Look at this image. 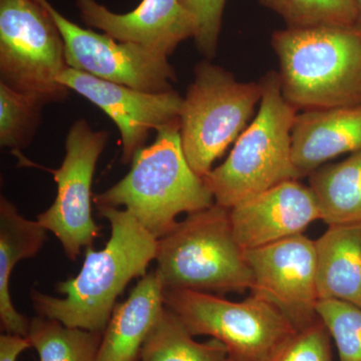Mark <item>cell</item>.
Masks as SVG:
<instances>
[{
    "instance_id": "8",
    "label": "cell",
    "mask_w": 361,
    "mask_h": 361,
    "mask_svg": "<svg viewBox=\"0 0 361 361\" xmlns=\"http://www.w3.org/2000/svg\"><path fill=\"white\" fill-rule=\"evenodd\" d=\"M68 68L63 37L39 0H0V82L56 103L68 96L59 82Z\"/></svg>"
},
{
    "instance_id": "1",
    "label": "cell",
    "mask_w": 361,
    "mask_h": 361,
    "mask_svg": "<svg viewBox=\"0 0 361 361\" xmlns=\"http://www.w3.org/2000/svg\"><path fill=\"white\" fill-rule=\"evenodd\" d=\"M99 215L111 225L104 248H85L78 276L59 282L63 298L32 290L33 307L42 317L75 329L104 334L116 305V298L133 279L147 274L156 260L158 239L147 231L127 210L99 207Z\"/></svg>"
},
{
    "instance_id": "17",
    "label": "cell",
    "mask_w": 361,
    "mask_h": 361,
    "mask_svg": "<svg viewBox=\"0 0 361 361\" xmlns=\"http://www.w3.org/2000/svg\"><path fill=\"white\" fill-rule=\"evenodd\" d=\"M47 239V230L26 219L6 197L0 199V323L7 334L27 337L30 320L14 307L9 292L13 271L25 259L37 255Z\"/></svg>"
},
{
    "instance_id": "2",
    "label": "cell",
    "mask_w": 361,
    "mask_h": 361,
    "mask_svg": "<svg viewBox=\"0 0 361 361\" xmlns=\"http://www.w3.org/2000/svg\"><path fill=\"white\" fill-rule=\"evenodd\" d=\"M283 97L297 111L361 104V26L324 25L276 30Z\"/></svg>"
},
{
    "instance_id": "27",
    "label": "cell",
    "mask_w": 361,
    "mask_h": 361,
    "mask_svg": "<svg viewBox=\"0 0 361 361\" xmlns=\"http://www.w3.org/2000/svg\"><path fill=\"white\" fill-rule=\"evenodd\" d=\"M30 348L32 344L26 337L6 334L0 336V361H16Z\"/></svg>"
},
{
    "instance_id": "16",
    "label": "cell",
    "mask_w": 361,
    "mask_h": 361,
    "mask_svg": "<svg viewBox=\"0 0 361 361\" xmlns=\"http://www.w3.org/2000/svg\"><path fill=\"white\" fill-rule=\"evenodd\" d=\"M164 286L157 272L139 280L122 303L116 304L103 334L97 361H137L147 336L164 305Z\"/></svg>"
},
{
    "instance_id": "18",
    "label": "cell",
    "mask_w": 361,
    "mask_h": 361,
    "mask_svg": "<svg viewBox=\"0 0 361 361\" xmlns=\"http://www.w3.org/2000/svg\"><path fill=\"white\" fill-rule=\"evenodd\" d=\"M314 242L319 300L336 299L361 307V222L330 225Z\"/></svg>"
},
{
    "instance_id": "15",
    "label": "cell",
    "mask_w": 361,
    "mask_h": 361,
    "mask_svg": "<svg viewBox=\"0 0 361 361\" xmlns=\"http://www.w3.org/2000/svg\"><path fill=\"white\" fill-rule=\"evenodd\" d=\"M361 151V104L305 111L292 129V161L301 177L342 154Z\"/></svg>"
},
{
    "instance_id": "23",
    "label": "cell",
    "mask_w": 361,
    "mask_h": 361,
    "mask_svg": "<svg viewBox=\"0 0 361 361\" xmlns=\"http://www.w3.org/2000/svg\"><path fill=\"white\" fill-rule=\"evenodd\" d=\"M45 104L0 82V145L20 149L30 145Z\"/></svg>"
},
{
    "instance_id": "14",
    "label": "cell",
    "mask_w": 361,
    "mask_h": 361,
    "mask_svg": "<svg viewBox=\"0 0 361 361\" xmlns=\"http://www.w3.org/2000/svg\"><path fill=\"white\" fill-rule=\"evenodd\" d=\"M230 219L239 245L251 250L302 234L320 211L310 187L290 180L232 207Z\"/></svg>"
},
{
    "instance_id": "4",
    "label": "cell",
    "mask_w": 361,
    "mask_h": 361,
    "mask_svg": "<svg viewBox=\"0 0 361 361\" xmlns=\"http://www.w3.org/2000/svg\"><path fill=\"white\" fill-rule=\"evenodd\" d=\"M259 82L262 97L257 115L224 163L204 178L215 203L225 208L302 178L292 161V129L298 111L285 99L277 71L266 73Z\"/></svg>"
},
{
    "instance_id": "10",
    "label": "cell",
    "mask_w": 361,
    "mask_h": 361,
    "mask_svg": "<svg viewBox=\"0 0 361 361\" xmlns=\"http://www.w3.org/2000/svg\"><path fill=\"white\" fill-rule=\"evenodd\" d=\"M39 1L58 26L68 68L144 92L173 90L177 77L166 56L80 27L56 11L49 0Z\"/></svg>"
},
{
    "instance_id": "22",
    "label": "cell",
    "mask_w": 361,
    "mask_h": 361,
    "mask_svg": "<svg viewBox=\"0 0 361 361\" xmlns=\"http://www.w3.org/2000/svg\"><path fill=\"white\" fill-rule=\"evenodd\" d=\"M289 28L355 25V0H259Z\"/></svg>"
},
{
    "instance_id": "6",
    "label": "cell",
    "mask_w": 361,
    "mask_h": 361,
    "mask_svg": "<svg viewBox=\"0 0 361 361\" xmlns=\"http://www.w3.org/2000/svg\"><path fill=\"white\" fill-rule=\"evenodd\" d=\"M261 97L260 82H238L208 59L196 66L183 97L180 135L188 163L200 177L248 127Z\"/></svg>"
},
{
    "instance_id": "26",
    "label": "cell",
    "mask_w": 361,
    "mask_h": 361,
    "mask_svg": "<svg viewBox=\"0 0 361 361\" xmlns=\"http://www.w3.org/2000/svg\"><path fill=\"white\" fill-rule=\"evenodd\" d=\"M226 1L227 0H180L196 20L194 40L197 49L208 59H212L217 51Z\"/></svg>"
},
{
    "instance_id": "7",
    "label": "cell",
    "mask_w": 361,
    "mask_h": 361,
    "mask_svg": "<svg viewBox=\"0 0 361 361\" xmlns=\"http://www.w3.org/2000/svg\"><path fill=\"white\" fill-rule=\"evenodd\" d=\"M163 297L192 336L222 342L229 361H267L296 332L281 311L254 294L233 302L215 294L164 288Z\"/></svg>"
},
{
    "instance_id": "20",
    "label": "cell",
    "mask_w": 361,
    "mask_h": 361,
    "mask_svg": "<svg viewBox=\"0 0 361 361\" xmlns=\"http://www.w3.org/2000/svg\"><path fill=\"white\" fill-rule=\"evenodd\" d=\"M140 360L229 361V356L218 339L195 341L178 316L165 307L144 342Z\"/></svg>"
},
{
    "instance_id": "19",
    "label": "cell",
    "mask_w": 361,
    "mask_h": 361,
    "mask_svg": "<svg viewBox=\"0 0 361 361\" xmlns=\"http://www.w3.org/2000/svg\"><path fill=\"white\" fill-rule=\"evenodd\" d=\"M308 177L320 219L329 226L361 222V151L322 166Z\"/></svg>"
},
{
    "instance_id": "24",
    "label": "cell",
    "mask_w": 361,
    "mask_h": 361,
    "mask_svg": "<svg viewBox=\"0 0 361 361\" xmlns=\"http://www.w3.org/2000/svg\"><path fill=\"white\" fill-rule=\"evenodd\" d=\"M316 312L336 341L339 361H361V307L336 299H320Z\"/></svg>"
},
{
    "instance_id": "21",
    "label": "cell",
    "mask_w": 361,
    "mask_h": 361,
    "mask_svg": "<svg viewBox=\"0 0 361 361\" xmlns=\"http://www.w3.org/2000/svg\"><path fill=\"white\" fill-rule=\"evenodd\" d=\"M26 338L40 361H97L103 334L75 329L51 318H32Z\"/></svg>"
},
{
    "instance_id": "3",
    "label": "cell",
    "mask_w": 361,
    "mask_h": 361,
    "mask_svg": "<svg viewBox=\"0 0 361 361\" xmlns=\"http://www.w3.org/2000/svg\"><path fill=\"white\" fill-rule=\"evenodd\" d=\"M94 201L97 208L125 207L157 239L175 227L180 214L199 212L215 204L204 178L188 163L180 121L157 130L153 144L135 153L130 172Z\"/></svg>"
},
{
    "instance_id": "28",
    "label": "cell",
    "mask_w": 361,
    "mask_h": 361,
    "mask_svg": "<svg viewBox=\"0 0 361 361\" xmlns=\"http://www.w3.org/2000/svg\"><path fill=\"white\" fill-rule=\"evenodd\" d=\"M356 1V8H357V23L358 25L361 26V0H355Z\"/></svg>"
},
{
    "instance_id": "9",
    "label": "cell",
    "mask_w": 361,
    "mask_h": 361,
    "mask_svg": "<svg viewBox=\"0 0 361 361\" xmlns=\"http://www.w3.org/2000/svg\"><path fill=\"white\" fill-rule=\"evenodd\" d=\"M108 141L106 130H94L84 118L78 120L66 135L61 167L49 170L58 191L52 205L37 221L56 235L71 260L99 236V227L92 214V186L97 161Z\"/></svg>"
},
{
    "instance_id": "5",
    "label": "cell",
    "mask_w": 361,
    "mask_h": 361,
    "mask_svg": "<svg viewBox=\"0 0 361 361\" xmlns=\"http://www.w3.org/2000/svg\"><path fill=\"white\" fill-rule=\"evenodd\" d=\"M157 274L166 289L209 294L250 290L253 277L233 231L230 209L188 214L158 239Z\"/></svg>"
},
{
    "instance_id": "12",
    "label": "cell",
    "mask_w": 361,
    "mask_h": 361,
    "mask_svg": "<svg viewBox=\"0 0 361 361\" xmlns=\"http://www.w3.org/2000/svg\"><path fill=\"white\" fill-rule=\"evenodd\" d=\"M66 89L89 99L106 114L120 130L122 161L132 163L152 130L179 122L183 97L176 90L149 92L114 84L68 68L59 78Z\"/></svg>"
},
{
    "instance_id": "25",
    "label": "cell",
    "mask_w": 361,
    "mask_h": 361,
    "mask_svg": "<svg viewBox=\"0 0 361 361\" xmlns=\"http://www.w3.org/2000/svg\"><path fill=\"white\" fill-rule=\"evenodd\" d=\"M267 361H332L329 329L318 317L310 326L296 330Z\"/></svg>"
},
{
    "instance_id": "13",
    "label": "cell",
    "mask_w": 361,
    "mask_h": 361,
    "mask_svg": "<svg viewBox=\"0 0 361 361\" xmlns=\"http://www.w3.org/2000/svg\"><path fill=\"white\" fill-rule=\"evenodd\" d=\"M75 4L85 25L166 58L196 35V20L180 0H142L134 11L123 14L97 0H75Z\"/></svg>"
},
{
    "instance_id": "11",
    "label": "cell",
    "mask_w": 361,
    "mask_h": 361,
    "mask_svg": "<svg viewBox=\"0 0 361 361\" xmlns=\"http://www.w3.org/2000/svg\"><path fill=\"white\" fill-rule=\"evenodd\" d=\"M245 256L253 277L251 294L273 304L296 330L317 319L314 241L296 235L245 250Z\"/></svg>"
}]
</instances>
